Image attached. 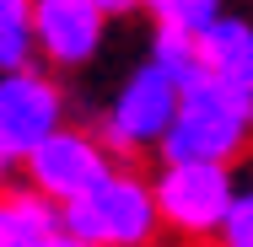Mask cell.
Wrapping results in <instances>:
<instances>
[{
  "mask_svg": "<svg viewBox=\"0 0 253 247\" xmlns=\"http://www.w3.org/2000/svg\"><path fill=\"white\" fill-rule=\"evenodd\" d=\"M162 33H183V38H200L205 27H215L226 16V0H146L140 5Z\"/></svg>",
  "mask_w": 253,
  "mask_h": 247,
  "instance_id": "12",
  "label": "cell"
},
{
  "mask_svg": "<svg viewBox=\"0 0 253 247\" xmlns=\"http://www.w3.org/2000/svg\"><path fill=\"white\" fill-rule=\"evenodd\" d=\"M59 226L70 237H81V242H97V247H156L167 237L151 177H140L135 167H119L102 188L65 204Z\"/></svg>",
  "mask_w": 253,
  "mask_h": 247,
  "instance_id": "2",
  "label": "cell"
},
{
  "mask_svg": "<svg viewBox=\"0 0 253 247\" xmlns=\"http://www.w3.org/2000/svg\"><path fill=\"white\" fill-rule=\"evenodd\" d=\"M200 59H205L210 81H221L237 97L253 102V16L226 11L215 27H205L200 33Z\"/></svg>",
  "mask_w": 253,
  "mask_h": 247,
  "instance_id": "8",
  "label": "cell"
},
{
  "mask_svg": "<svg viewBox=\"0 0 253 247\" xmlns=\"http://www.w3.org/2000/svg\"><path fill=\"white\" fill-rule=\"evenodd\" d=\"M151 188L167 237L189 247H210L232 215L243 177H237V167H215V161H162Z\"/></svg>",
  "mask_w": 253,
  "mask_h": 247,
  "instance_id": "3",
  "label": "cell"
},
{
  "mask_svg": "<svg viewBox=\"0 0 253 247\" xmlns=\"http://www.w3.org/2000/svg\"><path fill=\"white\" fill-rule=\"evenodd\" d=\"M59 129H65V86L49 70L27 65L0 75V145L16 156V167Z\"/></svg>",
  "mask_w": 253,
  "mask_h": 247,
  "instance_id": "6",
  "label": "cell"
},
{
  "mask_svg": "<svg viewBox=\"0 0 253 247\" xmlns=\"http://www.w3.org/2000/svg\"><path fill=\"white\" fill-rule=\"evenodd\" d=\"M108 11L92 0H33V43L49 70H86L108 43Z\"/></svg>",
  "mask_w": 253,
  "mask_h": 247,
  "instance_id": "7",
  "label": "cell"
},
{
  "mask_svg": "<svg viewBox=\"0 0 253 247\" xmlns=\"http://www.w3.org/2000/svg\"><path fill=\"white\" fill-rule=\"evenodd\" d=\"M146 59H151V65L167 75V81H178L183 92L205 81L200 38H183V33H162V27H156V33H151V49H146Z\"/></svg>",
  "mask_w": 253,
  "mask_h": 247,
  "instance_id": "10",
  "label": "cell"
},
{
  "mask_svg": "<svg viewBox=\"0 0 253 247\" xmlns=\"http://www.w3.org/2000/svg\"><path fill=\"white\" fill-rule=\"evenodd\" d=\"M253 150V102L237 97L232 86L210 81L189 86L178 102V118L162 140V161H215V167H237Z\"/></svg>",
  "mask_w": 253,
  "mask_h": 247,
  "instance_id": "1",
  "label": "cell"
},
{
  "mask_svg": "<svg viewBox=\"0 0 253 247\" xmlns=\"http://www.w3.org/2000/svg\"><path fill=\"white\" fill-rule=\"evenodd\" d=\"M11 167H16V156H11V150L0 145V177H5V172H11Z\"/></svg>",
  "mask_w": 253,
  "mask_h": 247,
  "instance_id": "16",
  "label": "cell"
},
{
  "mask_svg": "<svg viewBox=\"0 0 253 247\" xmlns=\"http://www.w3.org/2000/svg\"><path fill=\"white\" fill-rule=\"evenodd\" d=\"M178 102H183V86L167 81L151 59H140V65L119 81V92L108 97V107H102V118H97L102 145L113 150V156L162 150L172 118H178Z\"/></svg>",
  "mask_w": 253,
  "mask_h": 247,
  "instance_id": "4",
  "label": "cell"
},
{
  "mask_svg": "<svg viewBox=\"0 0 253 247\" xmlns=\"http://www.w3.org/2000/svg\"><path fill=\"white\" fill-rule=\"evenodd\" d=\"M49 247H97V242H81V237H70V231H59Z\"/></svg>",
  "mask_w": 253,
  "mask_h": 247,
  "instance_id": "15",
  "label": "cell"
},
{
  "mask_svg": "<svg viewBox=\"0 0 253 247\" xmlns=\"http://www.w3.org/2000/svg\"><path fill=\"white\" fill-rule=\"evenodd\" d=\"M97 11H108V16H129V11H140L146 0H92Z\"/></svg>",
  "mask_w": 253,
  "mask_h": 247,
  "instance_id": "14",
  "label": "cell"
},
{
  "mask_svg": "<svg viewBox=\"0 0 253 247\" xmlns=\"http://www.w3.org/2000/svg\"><path fill=\"white\" fill-rule=\"evenodd\" d=\"M210 247H253V177H243V188L232 199V215Z\"/></svg>",
  "mask_w": 253,
  "mask_h": 247,
  "instance_id": "13",
  "label": "cell"
},
{
  "mask_svg": "<svg viewBox=\"0 0 253 247\" xmlns=\"http://www.w3.org/2000/svg\"><path fill=\"white\" fill-rule=\"evenodd\" d=\"M65 226H59V204H49L43 194L5 188L0 183V247H49Z\"/></svg>",
  "mask_w": 253,
  "mask_h": 247,
  "instance_id": "9",
  "label": "cell"
},
{
  "mask_svg": "<svg viewBox=\"0 0 253 247\" xmlns=\"http://www.w3.org/2000/svg\"><path fill=\"white\" fill-rule=\"evenodd\" d=\"M38 59L33 43V0H0V75L27 70Z\"/></svg>",
  "mask_w": 253,
  "mask_h": 247,
  "instance_id": "11",
  "label": "cell"
},
{
  "mask_svg": "<svg viewBox=\"0 0 253 247\" xmlns=\"http://www.w3.org/2000/svg\"><path fill=\"white\" fill-rule=\"evenodd\" d=\"M113 172H119V161H113V150L102 145V135L97 129H76V124H65L59 135H49L22 161L27 188L43 194L49 204H59V210L76 204V199H86L92 188H102Z\"/></svg>",
  "mask_w": 253,
  "mask_h": 247,
  "instance_id": "5",
  "label": "cell"
}]
</instances>
